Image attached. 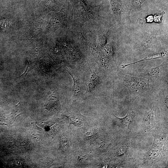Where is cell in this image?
I'll return each mask as SVG.
<instances>
[{
  "instance_id": "ba28073f",
  "label": "cell",
  "mask_w": 168,
  "mask_h": 168,
  "mask_svg": "<svg viewBox=\"0 0 168 168\" xmlns=\"http://www.w3.org/2000/svg\"><path fill=\"white\" fill-rule=\"evenodd\" d=\"M145 0H124L126 8L124 13L127 18L130 20V15L133 10L140 11L141 5Z\"/></svg>"
},
{
  "instance_id": "52a82bcc",
  "label": "cell",
  "mask_w": 168,
  "mask_h": 168,
  "mask_svg": "<svg viewBox=\"0 0 168 168\" xmlns=\"http://www.w3.org/2000/svg\"><path fill=\"white\" fill-rule=\"evenodd\" d=\"M136 116V113L134 111H128L126 117L123 118H120L114 115L115 117V124L122 129L128 130Z\"/></svg>"
},
{
  "instance_id": "9c48e42d",
  "label": "cell",
  "mask_w": 168,
  "mask_h": 168,
  "mask_svg": "<svg viewBox=\"0 0 168 168\" xmlns=\"http://www.w3.org/2000/svg\"><path fill=\"white\" fill-rule=\"evenodd\" d=\"M101 77L100 75L94 71H91V75L87 84L88 91H94L101 84Z\"/></svg>"
},
{
  "instance_id": "5b68a950",
  "label": "cell",
  "mask_w": 168,
  "mask_h": 168,
  "mask_svg": "<svg viewBox=\"0 0 168 168\" xmlns=\"http://www.w3.org/2000/svg\"><path fill=\"white\" fill-rule=\"evenodd\" d=\"M157 121L156 109L153 105L151 109L145 114L143 124L145 130H149L154 128Z\"/></svg>"
},
{
  "instance_id": "5bb4252c",
  "label": "cell",
  "mask_w": 168,
  "mask_h": 168,
  "mask_svg": "<svg viewBox=\"0 0 168 168\" xmlns=\"http://www.w3.org/2000/svg\"><path fill=\"white\" fill-rule=\"evenodd\" d=\"M153 21V15H151L146 17L143 19H138L137 23L139 22L142 27L143 24L145 23H152Z\"/></svg>"
},
{
  "instance_id": "8992f818",
  "label": "cell",
  "mask_w": 168,
  "mask_h": 168,
  "mask_svg": "<svg viewBox=\"0 0 168 168\" xmlns=\"http://www.w3.org/2000/svg\"><path fill=\"white\" fill-rule=\"evenodd\" d=\"M110 5V12L115 17V20L119 24L121 23V14L124 8L122 1L120 0H109Z\"/></svg>"
},
{
  "instance_id": "7a4b0ae2",
  "label": "cell",
  "mask_w": 168,
  "mask_h": 168,
  "mask_svg": "<svg viewBox=\"0 0 168 168\" xmlns=\"http://www.w3.org/2000/svg\"><path fill=\"white\" fill-rule=\"evenodd\" d=\"M137 76L148 80L153 86L161 84L168 86V61L156 67L144 69L138 73Z\"/></svg>"
},
{
  "instance_id": "7c38bea8",
  "label": "cell",
  "mask_w": 168,
  "mask_h": 168,
  "mask_svg": "<svg viewBox=\"0 0 168 168\" xmlns=\"http://www.w3.org/2000/svg\"><path fill=\"white\" fill-rule=\"evenodd\" d=\"M70 120V125L74 124L75 126L81 127L83 123V120L80 116L77 115H70L68 117Z\"/></svg>"
},
{
  "instance_id": "ac0fdd59",
  "label": "cell",
  "mask_w": 168,
  "mask_h": 168,
  "mask_svg": "<svg viewBox=\"0 0 168 168\" xmlns=\"http://www.w3.org/2000/svg\"><path fill=\"white\" fill-rule=\"evenodd\" d=\"M63 145L64 147H66L68 145V141L66 139H64L62 141Z\"/></svg>"
},
{
  "instance_id": "e0dca14e",
  "label": "cell",
  "mask_w": 168,
  "mask_h": 168,
  "mask_svg": "<svg viewBox=\"0 0 168 168\" xmlns=\"http://www.w3.org/2000/svg\"><path fill=\"white\" fill-rule=\"evenodd\" d=\"M128 147V145L127 144L124 145L120 147L117 152L118 156H120L124 154L127 152Z\"/></svg>"
},
{
  "instance_id": "6da1fadb",
  "label": "cell",
  "mask_w": 168,
  "mask_h": 168,
  "mask_svg": "<svg viewBox=\"0 0 168 168\" xmlns=\"http://www.w3.org/2000/svg\"><path fill=\"white\" fill-rule=\"evenodd\" d=\"M116 74L120 82L127 87L133 101L139 96L152 88L153 85L147 80L139 77L124 74L119 68Z\"/></svg>"
},
{
  "instance_id": "9a60e30c",
  "label": "cell",
  "mask_w": 168,
  "mask_h": 168,
  "mask_svg": "<svg viewBox=\"0 0 168 168\" xmlns=\"http://www.w3.org/2000/svg\"><path fill=\"white\" fill-rule=\"evenodd\" d=\"M159 154V152L154 148H152L148 153V156L150 158H154L157 157Z\"/></svg>"
},
{
  "instance_id": "30bf717a",
  "label": "cell",
  "mask_w": 168,
  "mask_h": 168,
  "mask_svg": "<svg viewBox=\"0 0 168 168\" xmlns=\"http://www.w3.org/2000/svg\"><path fill=\"white\" fill-rule=\"evenodd\" d=\"M168 55V50H165L160 53H157L156 54H153L151 55L146 57L139 61L132 63L130 64H122L120 66V68L121 69H124L127 67L134 64H136L142 62H144L145 61H149V60L156 59H161L163 57H166Z\"/></svg>"
},
{
  "instance_id": "8fae6325",
  "label": "cell",
  "mask_w": 168,
  "mask_h": 168,
  "mask_svg": "<svg viewBox=\"0 0 168 168\" xmlns=\"http://www.w3.org/2000/svg\"><path fill=\"white\" fill-rule=\"evenodd\" d=\"M67 71L71 76L73 80V92H74V96L78 97L82 93V90L79 81L78 79L69 71L67 70Z\"/></svg>"
},
{
  "instance_id": "277c9868",
  "label": "cell",
  "mask_w": 168,
  "mask_h": 168,
  "mask_svg": "<svg viewBox=\"0 0 168 168\" xmlns=\"http://www.w3.org/2000/svg\"><path fill=\"white\" fill-rule=\"evenodd\" d=\"M163 36V33L152 34L144 31L138 47L139 52L141 53L144 52L147 49L160 44Z\"/></svg>"
},
{
  "instance_id": "2e32d148",
  "label": "cell",
  "mask_w": 168,
  "mask_h": 168,
  "mask_svg": "<svg viewBox=\"0 0 168 168\" xmlns=\"http://www.w3.org/2000/svg\"><path fill=\"white\" fill-rule=\"evenodd\" d=\"M165 14V11H163L161 14L155 15L153 17V21L159 24L162 23L163 15Z\"/></svg>"
},
{
  "instance_id": "3957f363",
  "label": "cell",
  "mask_w": 168,
  "mask_h": 168,
  "mask_svg": "<svg viewBox=\"0 0 168 168\" xmlns=\"http://www.w3.org/2000/svg\"><path fill=\"white\" fill-rule=\"evenodd\" d=\"M101 5L88 6L84 0H79L75 7V19L81 24L91 20H97Z\"/></svg>"
},
{
  "instance_id": "4fadbf2b",
  "label": "cell",
  "mask_w": 168,
  "mask_h": 168,
  "mask_svg": "<svg viewBox=\"0 0 168 168\" xmlns=\"http://www.w3.org/2000/svg\"><path fill=\"white\" fill-rule=\"evenodd\" d=\"M105 51L106 53L110 57V58L114 60V57L115 53V47L112 44L108 45L105 48Z\"/></svg>"
}]
</instances>
